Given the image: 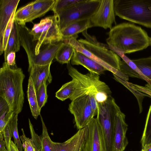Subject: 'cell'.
<instances>
[{
	"instance_id": "28",
	"label": "cell",
	"mask_w": 151,
	"mask_h": 151,
	"mask_svg": "<svg viewBox=\"0 0 151 151\" xmlns=\"http://www.w3.org/2000/svg\"><path fill=\"white\" fill-rule=\"evenodd\" d=\"M140 142L142 147L146 144L151 143V104L147 114Z\"/></svg>"
},
{
	"instance_id": "4",
	"label": "cell",
	"mask_w": 151,
	"mask_h": 151,
	"mask_svg": "<svg viewBox=\"0 0 151 151\" xmlns=\"http://www.w3.org/2000/svg\"><path fill=\"white\" fill-rule=\"evenodd\" d=\"M115 15L151 29V0H114Z\"/></svg>"
},
{
	"instance_id": "9",
	"label": "cell",
	"mask_w": 151,
	"mask_h": 151,
	"mask_svg": "<svg viewBox=\"0 0 151 151\" xmlns=\"http://www.w3.org/2000/svg\"><path fill=\"white\" fill-rule=\"evenodd\" d=\"M68 110L73 115L76 125L78 130L87 126L95 116L91 106L90 96L87 95L71 101Z\"/></svg>"
},
{
	"instance_id": "5",
	"label": "cell",
	"mask_w": 151,
	"mask_h": 151,
	"mask_svg": "<svg viewBox=\"0 0 151 151\" xmlns=\"http://www.w3.org/2000/svg\"><path fill=\"white\" fill-rule=\"evenodd\" d=\"M33 40L36 42L35 55H37L42 45L56 43L63 41L57 16L56 14L46 17L35 24L30 30Z\"/></svg>"
},
{
	"instance_id": "20",
	"label": "cell",
	"mask_w": 151,
	"mask_h": 151,
	"mask_svg": "<svg viewBox=\"0 0 151 151\" xmlns=\"http://www.w3.org/2000/svg\"><path fill=\"white\" fill-rule=\"evenodd\" d=\"M55 1V0H37L32 1V14L27 22H32L52 10Z\"/></svg>"
},
{
	"instance_id": "41",
	"label": "cell",
	"mask_w": 151,
	"mask_h": 151,
	"mask_svg": "<svg viewBox=\"0 0 151 151\" xmlns=\"http://www.w3.org/2000/svg\"><path fill=\"white\" fill-rule=\"evenodd\" d=\"M141 151H151V143L146 144L142 147Z\"/></svg>"
},
{
	"instance_id": "32",
	"label": "cell",
	"mask_w": 151,
	"mask_h": 151,
	"mask_svg": "<svg viewBox=\"0 0 151 151\" xmlns=\"http://www.w3.org/2000/svg\"><path fill=\"white\" fill-rule=\"evenodd\" d=\"M47 85L44 82L36 91V96L38 105L40 109L45 106L47 102L48 96L47 94Z\"/></svg>"
},
{
	"instance_id": "12",
	"label": "cell",
	"mask_w": 151,
	"mask_h": 151,
	"mask_svg": "<svg viewBox=\"0 0 151 151\" xmlns=\"http://www.w3.org/2000/svg\"><path fill=\"white\" fill-rule=\"evenodd\" d=\"M88 134L84 151H106L104 137L96 118L87 125Z\"/></svg>"
},
{
	"instance_id": "26",
	"label": "cell",
	"mask_w": 151,
	"mask_h": 151,
	"mask_svg": "<svg viewBox=\"0 0 151 151\" xmlns=\"http://www.w3.org/2000/svg\"><path fill=\"white\" fill-rule=\"evenodd\" d=\"M132 60L143 74L151 81V56Z\"/></svg>"
},
{
	"instance_id": "19",
	"label": "cell",
	"mask_w": 151,
	"mask_h": 151,
	"mask_svg": "<svg viewBox=\"0 0 151 151\" xmlns=\"http://www.w3.org/2000/svg\"><path fill=\"white\" fill-rule=\"evenodd\" d=\"M92 27L90 19H85L73 22L61 30L63 39L70 38Z\"/></svg>"
},
{
	"instance_id": "33",
	"label": "cell",
	"mask_w": 151,
	"mask_h": 151,
	"mask_svg": "<svg viewBox=\"0 0 151 151\" xmlns=\"http://www.w3.org/2000/svg\"><path fill=\"white\" fill-rule=\"evenodd\" d=\"M16 12V10L13 12L6 27L4 36L2 44L0 46V54L1 55L4 52L6 49L9 38L12 29L14 20V14Z\"/></svg>"
},
{
	"instance_id": "37",
	"label": "cell",
	"mask_w": 151,
	"mask_h": 151,
	"mask_svg": "<svg viewBox=\"0 0 151 151\" xmlns=\"http://www.w3.org/2000/svg\"><path fill=\"white\" fill-rule=\"evenodd\" d=\"M15 52H11L7 56L6 62L7 64L11 67L16 66L15 63Z\"/></svg>"
},
{
	"instance_id": "3",
	"label": "cell",
	"mask_w": 151,
	"mask_h": 151,
	"mask_svg": "<svg viewBox=\"0 0 151 151\" xmlns=\"http://www.w3.org/2000/svg\"><path fill=\"white\" fill-rule=\"evenodd\" d=\"M68 74L75 81V91L70 99L71 101L87 95L94 96L98 103L105 101L111 91L108 86L101 81L99 75L89 72L83 74L73 67L69 63L67 64Z\"/></svg>"
},
{
	"instance_id": "35",
	"label": "cell",
	"mask_w": 151,
	"mask_h": 151,
	"mask_svg": "<svg viewBox=\"0 0 151 151\" xmlns=\"http://www.w3.org/2000/svg\"><path fill=\"white\" fill-rule=\"evenodd\" d=\"M29 129L31 136V139L35 146L36 151H39L41 149V140L40 136H39L35 132L33 126L29 119Z\"/></svg>"
},
{
	"instance_id": "42",
	"label": "cell",
	"mask_w": 151,
	"mask_h": 151,
	"mask_svg": "<svg viewBox=\"0 0 151 151\" xmlns=\"http://www.w3.org/2000/svg\"><path fill=\"white\" fill-rule=\"evenodd\" d=\"M150 45H151V37L150 38Z\"/></svg>"
},
{
	"instance_id": "43",
	"label": "cell",
	"mask_w": 151,
	"mask_h": 151,
	"mask_svg": "<svg viewBox=\"0 0 151 151\" xmlns=\"http://www.w3.org/2000/svg\"><path fill=\"white\" fill-rule=\"evenodd\" d=\"M7 151V150H2V151Z\"/></svg>"
},
{
	"instance_id": "8",
	"label": "cell",
	"mask_w": 151,
	"mask_h": 151,
	"mask_svg": "<svg viewBox=\"0 0 151 151\" xmlns=\"http://www.w3.org/2000/svg\"><path fill=\"white\" fill-rule=\"evenodd\" d=\"M87 30L82 32L86 39H80L78 40L81 45L99 59L113 68L120 70L121 61L120 57L109 49L107 45L99 42L95 36L88 34Z\"/></svg>"
},
{
	"instance_id": "34",
	"label": "cell",
	"mask_w": 151,
	"mask_h": 151,
	"mask_svg": "<svg viewBox=\"0 0 151 151\" xmlns=\"http://www.w3.org/2000/svg\"><path fill=\"white\" fill-rule=\"evenodd\" d=\"M22 134L20 136L24 151H36L35 148L31 139L27 137L23 129H22Z\"/></svg>"
},
{
	"instance_id": "25",
	"label": "cell",
	"mask_w": 151,
	"mask_h": 151,
	"mask_svg": "<svg viewBox=\"0 0 151 151\" xmlns=\"http://www.w3.org/2000/svg\"><path fill=\"white\" fill-rule=\"evenodd\" d=\"M76 84L73 80L63 84L56 93L55 97L61 101L70 99L75 90Z\"/></svg>"
},
{
	"instance_id": "17",
	"label": "cell",
	"mask_w": 151,
	"mask_h": 151,
	"mask_svg": "<svg viewBox=\"0 0 151 151\" xmlns=\"http://www.w3.org/2000/svg\"><path fill=\"white\" fill-rule=\"evenodd\" d=\"M78 37V35L66 39H64L63 42L65 43L68 44L73 47L76 50L88 58L92 59L103 67L107 70L113 73L122 78L125 77L124 73L120 70L113 68L107 65L103 61L98 59L94 55L89 51L85 49L79 42L77 39Z\"/></svg>"
},
{
	"instance_id": "27",
	"label": "cell",
	"mask_w": 151,
	"mask_h": 151,
	"mask_svg": "<svg viewBox=\"0 0 151 151\" xmlns=\"http://www.w3.org/2000/svg\"><path fill=\"white\" fill-rule=\"evenodd\" d=\"M42 131L40 137L41 140V149L39 151H53V143L48 133L47 129L41 115Z\"/></svg>"
},
{
	"instance_id": "11",
	"label": "cell",
	"mask_w": 151,
	"mask_h": 151,
	"mask_svg": "<svg viewBox=\"0 0 151 151\" xmlns=\"http://www.w3.org/2000/svg\"><path fill=\"white\" fill-rule=\"evenodd\" d=\"M125 115L116 104L115 106L114 132V151H124L128 144L126 133L128 125Z\"/></svg>"
},
{
	"instance_id": "39",
	"label": "cell",
	"mask_w": 151,
	"mask_h": 151,
	"mask_svg": "<svg viewBox=\"0 0 151 151\" xmlns=\"http://www.w3.org/2000/svg\"><path fill=\"white\" fill-rule=\"evenodd\" d=\"M4 138V134L3 132H0V151L6 150V144L5 141L3 140Z\"/></svg>"
},
{
	"instance_id": "16",
	"label": "cell",
	"mask_w": 151,
	"mask_h": 151,
	"mask_svg": "<svg viewBox=\"0 0 151 151\" xmlns=\"http://www.w3.org/2000/svg\"><path fill=\"white\" fill-rule=\"evenodd\" d=\"M52 63L45 65H34L28 69L36 91L44 82L48 85L52 81L50 66Z\"/></svg>"
},
{
	"instance_id": "31",
	"label": "cell",
	"mask_w": 151,
	"mask_h": 151,
	"mask_svg": "<svg viewBox=\"0 0 151 151\" xmlns=\"http://www.w3.org/2000/svg\"><path fill=\"white\" fill-rule=\"evenodd\" d=\"M83 0H55L52 10L56 14L59 12L66 9Z\"/></svg>"
},
{
	"instance_id": "29",
	"label": "cell",
	"mask_w": 151,
	"mask_h": 151,
	"mask_svg": "<svg viewBox=\"0 0 151 151\" xmlns=\"http://www.w3.org/2000/svg\"><path fill=\"white\" fill-rule=\"evenodd\" d=\"M115 52L120 57L123 59V60L134 71V78L145 80L148 83L151 85V81L143 74L132 60L129 59L124 55V54L122 53L117 51H115Z\"/></svg>"
},
{
	"instance_id": "7",
	"label": "cell",
	"mask_w": 151,
	"mask_h": 151,
	"mask_svg": "<svg viewBox=\"0 0 151 151\" xmlns=\"http://www.w3.org/2000/svg\"><path fill=\"white\" fill-rule=\"evenodd\" d=\"M101 1V0H83L56 14L61 31L73 22L90 19L97 11Z\"/></svg>"
},
{
	"instance_id": "24",
	"label": "cell",
	"mask_w": 151,
	"mask_h": 151,
	"mask_svg": "<svg viewBox=\"0 0 151 151\" xmlns=\"http://www.w3.org/2000/svg\"><path fill=\"white\" fill-rule=\"evenodd\" d=\"M32 2L21 7L16 12L14 20L19 24L25 25L31 17L32 10Z\"/></svg>"
},
{
	"instance_id": "21",
	"label": "cell",
	"mask_w": 151,
	"mask_h": 151,
	"mask_svg": "<svg viewBox=\"0 0 151 151\" xmlns=\"http://www.w3.org/2000/svg\"><path fill=\"white\" fill-rule=\"evenodd\" d=\"M19 34V24L15 20L9 36L6 49L4 51V59L6 62L8 54L11 52L19 51L21 45Z\"/></svg>"
},
{
	"instance_id": "30",
	"label": "cell",
	"mask_w": 151,
	"mask_h": 151,
	"mask_svg": "<svg viewBox=\"0 0 151 151\" xmlns=\"http://www.w3.org/2000/svg\"><path fill=\"white\" fill-rule=\"evenodd\" d=\"M17 114H14L9 122V125L12 136L19 151H22L23 146L19 136L17 128Z\"/></svg>"
},
{
	"instance_id": "1",
	"label": "cell",
	"mask_w": 151,
	"mask_h": 151,
	"mask_svg": "<svg viewBox=\"0 0 151 151\" xmlns=\"http://www.w3.org/2000/svg\"><path fill=\"white\" fill-rule=\"evenodd\" d=\"M106 42L109 49L124 54L142 50L150 43V38L140 27L128 22L112 27Z\"/></svg>"
},
{
	"instance_id": "36",
	"label": "cell",
	"mask_w": 151,
	"mask_h": 151,
	"mask_svg": "<svg viewBox=\"0 0 151 151\" xmlns=\"http://www.w3.org/2000/svg\"><path fill=\"white\" fill-rule=\"evenodd\" d=\"M10 121L7 124L3 132L4 134V138L6 144V149L7 151H9V146L11 139L12 137L11 130L9 124Z\"/></svg>"
},
{
	"instance_id": "13",
	"label": "cell",
	"mask_w": 151,
	"mask_h": 151,
	"mask_svg": "<svg viewBox=\"0 0 151 151\" xmlns=\"http://www.w3.org/2000/svg\"><path fill=\"white\" fill-rule=\"evenodd\" d=\"M88 134L87 126L63 142H53V151H84Z\"/></svg>"
},
{
	"instance_id": "40",
	"label": "cell",
	"mask_w": 151,
	"mask_h": 151,
	"mask_svg": "<svg viewBox=\"0 0 151 151\" xmlns=\"http://www.w3.org/2000/svg\"><path fill=\"white\" fill-rule=\"evenodd\" d=\"M9 151H19L16 145L12 140L10 142Z\"/></svg>"
},
{
	"instance_id": "15",
	"label": "cell",
	"mask_w": 151,
	"mask_h": 151,
	"mask_svg": "<svg viewBox=\"0 0 151 151\" xmlns=\"http://www.w3.org/2000/svg\"><path fill=\"white\" fill-rule=\"evenodd\" d=\"M63 43V42L61 41L48 45L46 47L40 50L37 55L35 56L28 61V69L34 65H45L52 63L57 51Z\"/></svg>"
},
{
	"instance_id": "6",
	"label": "cell",
	"mask_w": 151,
	"mask_h": 151,
	"mask_svg": "<svg viewBox=\"0 0 151 151\" xmlns=\"http://www.w3.org/2000/svg\"><path fill=\"white\" fill-rule=\"evenodd\" d=\"M116 103L111 96L104 102L98 103L96 119L101 127L104 141L106 151H114V118Z\"/></svg>"
},
{
	"instance_id": "10",
	"label": "cell",
	"mask_w": 151,
	"mask_h": 151,
	"mask_svg": "<svg viewBox=\"0 0 151 151\" xmlns=\"http://www.w3.org/2000/svg\"><path fill=\"white\" fill-rule=\"evenodd\" d=\"M114 7V0H101L97 11L90 19L93 27H99L105 29L112 28L116 24Z\"/></svg>"
},
{
	"instance_id": "14",
	"label": "cell",
	"mask_w": 151,
	"mask_h": 151,
	"mask_svg": "<svg viewBox=\"0 0 151 151\" xmlns=\"http://www.w3.org/2000/svg\"><path fill=\"white\" fill-rule=\"evenodd\" d=\"M19 1V0H0V46L2 44L6 27Z\"/></svg>"
},
{
	"instance_id": "18",
	"label": "cell",
	"mask_w": 151,
	"mask_h": 151,
	"mask_svg": "<svg viewBox=\"0 0 151 151\" xmlns=\"http://www.w3.org/2000/svg\"><path fill=\"white\" fill-rule=\"evenodd\" d=\"M70 63L72 65H81L87 69L89 72L95 73L99 75L103 74L107 70L103 67L75 48Z\"/></svg>"
},
{
	"instance_id": "23",
	"label": "cell",
	"mask_w": 151,
	"mask_h": 151,
	"mask_svg": "<svg viewBox=\"0 0 151 151\" xmlns=\"http://www.w3.org/2000/svg\"><path fill=\"white\" fill-rule=\"evenodd\" d=\"M74 49L72 46L63 42L57 51L55 58L61 64H68L70 63L73 55Z\"/></svg>"
},
{
	"instance_id": "2",
	"label": "cell",
	"mask_w": 151,
	"mask_h": 151,
	"mask_svg": "<svg viewBox=\"0 0 151 151\" xmlns=\"http://www.w3.org/2000/svg\"><path fill=\"white\" fill-rule=\"evenodd\" d=\"M25 76L21 68L4 62L0 69V96L7 103L9 111L18 114L24 100L23 83Z\"/></svg>"
},
{
	"instance_id": "22",
	"label": "cell",
	"mask_w": 151,
	"mask_h": 151,
	"mask_svg": "<svg viewBox=\"0 0 151 151\" xmlns=\"http://www.w3.org/2000/svg\"><path fill=\"white\" fill-rule=\"evenodd\" d=\"M27 97L32 116L35 119L40 115L41 110L38 104L36 92L31 78L29 77L28 80Z\"/></svg>"
},
{
	"instance_id": "38",
	"label": "cell",
	"mask_w": 151,
	"mask_h": 151,
	"mask_svg": "<svg viewBox=\"0 0 151 151\" xmlns=\"http://www.w3.org/2000/svg\"><path fill=\"white\" fill-rule=\"evenodd\" d=\"M0 115L6 111H9L8 104L4 99L0 97Z\"/></svg>"
}]
</instances>
